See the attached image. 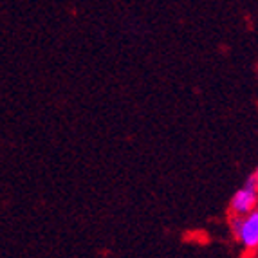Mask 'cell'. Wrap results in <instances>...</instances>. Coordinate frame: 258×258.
<instances>
[{
  "label": "cell",
  "mask_w": 258,
  "mask_h": 258,
  "mask_svg": "<svg viewBox=\"0 0 258 258\" xmlns=\"http://www.w3.org/2000/svg\"><path fill=\"white\" fill-rule=\"evenodd\" d=\"M229 215L245 217L258 210V188L251 182L244 181V184L229 199Z\"/></svg>",
  "instance_id": "obj_2"
},
{
  "label": "cell",
  "mask_w": 258,
  "mask_h": 258,
  "mask_svg": "<svg viewBox=\"0 0 258 258\" xmlns=\"http://www.w3.org/2000/svg\"><path fill=\"white\" fill-rule=\"evenodd\" d=\"M229 231L245 251L258 249V210L245 217L229 215Z\"/></svg>",
  "instance_id": "obj_1"
},
{
  "label": "cell",
  "mask_w": 258,
  "mask_h": 258,
  "mask_svg": "<svg viewBox=\"0 0 258 258\" xmlns=\"http://www.w3.org/2000/svg\"><path fill=\"white\" fill-rule=\"evenodd\" d=\"M245 181L251 182V184H254V186H256V188H258V166L254 168V170L249 173V175L245 177Z\"/></svg>",
  "instance_id": "obj_3"
}]
</instances>
